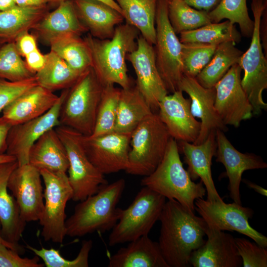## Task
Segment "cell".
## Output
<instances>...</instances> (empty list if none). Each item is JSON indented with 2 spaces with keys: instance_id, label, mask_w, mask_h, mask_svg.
Masks as SVG:
<instances>
[{
  "instance_id": "1",
  "label": "cell",
  "mask_w": 267,
  "mask_h": 267,
  "mask_svg": "<svg viewBox=\"0 0 267 267\" xmlns=\"http://www.w3.org/2000/svg\"><path fill=\"white\" fill-rule=\"evenodd\" d=\"M158 242L169 267H187L192 253L205 242L207 224L177 201L166 202L159 220Z\"/></svg>"
},
{
  "instance_id": "2",
  "label": "cell",
  "mask_w": 267,
  "mask_h": 267,
  "mask_svg": "<svg viewBox=\"0 0 267 267\" xmlns=\"http://www.w3.org/2000/svg\"><path fill=\"white\" fill-rule=\"evenodd\" d=\"M139 33L126 23L118 25L110 39L100 40L90 34L83 39L90 53L91 67L103 87L117 84L126 89L132 86L126 60L136 47Z\"/></svg>"
},
{
  "instance_id": "3",
  "label": "cell",
  "mask_w": 267,
  "mask_h": 267,
  "mask_svg": "<svg viewBox=\"0 0 267 267\" xmlns=\"http://www.w3.org/2000/svg\"><path fill=\"white\" fill-rule=\"evenodd\" d=\"M126 186L120 178L102 186L95 194L80 201L73 214L65 221L66 235L81 237L95 231L112 229L120 217L117 205Z\"/></svg>"
},
{
  "instance_id": "4",
  "label": "cell",
  "mask_w": 267,
  "mask_h": 267,
  "mask_svg": "<svg viewBox=\"0 0 267 267\" xmlns=\"http://www.w3.org/2000/svg\"><path fill=\"white\" fill-rule=\"evenodd\" d=\"M141 185L168 199H174L195 213V201L204 198L206 190L201 181L195 182L181 161L177 140L171 138L163 159L156 169L141 180Z\"/></svg>"
},
{
  "instance_id": "5",
  "label": "cell",
  "mask_w": 267,
  "mask_h": 267,
  "mask_svg": "<svg viewBox=\"0 0 267 267\" xmlns=\"http://www.w3.org/2000/svg\"><path fill=\"white\" fill-rule=\"evenodd\" d=\"M103 88L92 67L81 74L68 89L61 105L60 125L72 129L83 135H91L94 131Z\"/></svg>"
},
{
  "instance_id": "6",
  "label": "cell",
  "mask_w": 267,
  "mask_h": 267,
  "mask_svg": "<svg viewBox=\"0 0 267 267\" xmlns=\"http://www.w3.org/2000/svg\"><path fill=\"white\" fill-rule=\"evenodd\" d=\"M171 138L157 113L147 117L131 133L125 171L144 177L151 174L163 159Z\"/></svg>"
},
{
  "instance_id": "7",
  "label": "cell",
  "mask_w": 267,
  "mask_h": 267,
  "mask_svg": "<svg viewBox=\"0 0 267 267\" xmlns=\"http://www.w3.org/2000/svg\"><path fill=\"white\" fill-rule=\"evenodd\" d=\"M166 199L158 192L143 186L128 208H120L119 220L109 236V245L130 242L148 235L159 220Z\"/></svg>"
},
{
  "instance_id": "8",
  "label": "cell",
  "mask_w": 267,
  "mask_h": 267,
  "mask_svg": "<svg viewBox=\"0 0 267 267\" xmlns=\"http://www.w3.org/2000/svg\"><path fill=\"white\" fill-rule=\"evenodd\" d=\"M67 152L69 161L68 179L74 201H82L108 184L104 175L90 161L84 148L82 134L66 126L55 128Z\"/></svg>"
},
{
  "instance_id": "9",
  "label": "cell",
  "mask_w": 267,
  "mask_h": 267,
  "mask_svg": "<svg viewBox=\"0 0 267 267\" xmlns=\"http://www.w3.org/2000/svg\"><path fill=\"white\" fill-rule=\"evenodd\" d=\"M267 7V0H252L254 28L250 45L243 52L239 64L244 71L241 85L253 107V115L267 110L263 92L267 89V58L265 56L260 37V23L262 13Z\"/></svg>"
},
{
  "instance_id": "10",
  "label": "cell",
  "mask_w": 267,
  "mask_h": 267,
  "mask_svg": "<svg viewBox=\"0 0 267 267\" xmlns=\"http://www.w3.org/2000/svg\"><path fill=\"white\" fill-rule=\"evenodd\" d=\"M168 0H157L155 17L156 42L154 50L156 66L168 92L179 90L183 75L181 43L168 18Z\"/></svg>"
},
{
  "instance_id": "11",
  "label": "cell",
  "mask_w": 267,
  "mask_h": 267,
  "mask_svg": "<svg viewBox=\"0 0 267 267\" xmlns=\"http://www.w3.org/2000/svg\"><path fill=\"white\" fill-rule=\"evenodd\" d=\"M45 186L44 208L39 223L41 236L45 241L62 243L66 235L65 208L72 199V190L67 174H55L40 171Z\"/></svg>"
},
{
  "instance_id": "12",
  "label": "cell",
  "mask_w": 267,
  "mask_h": 267,
  "mask_svg": "<svg viewBox=\"0 0 267 267\" xmlns=\"http://www.w3.org/2000/svg\"><path fill=\"white\" fill-rule=\"evenodd\" d=\"M194 204L195 211L208 226L222 231H236L250 237L259 245L267 247V237L249 224V220L254 215L251 208L234 202H210L204 198L196 199Z\"/></svg>"
},
{
  "instance_id": "13",
  "label": "cell",
  "mask_w": 267,
  "mask_h": 267,
  "mask_svg": "<svg viewBox=\"0 0 267 267\" xmlns=\"http://www.w3.org/2000/svg\"><path fill=\"white\" fill-rule=\"evenodd\" d=\"M239 64L233 65L216 84L215 107L226 125L235 128L253 115V107L241 85L242 71Z\"/></svg>"
},
{
  "instance_id": "14",
  "label": "cell",
  "mask_w": 267,
  "mask_h": 267,
  "mask_svg": "<svg viewBox=\"0 0 267 267\" xmlns=\"http://www.w3.org/2000/svg\"><path fill=\"white\" fill-rule=\"evenodd\" d=\"M131 134L113 132L97 136H85L82 141L92 164L103 174L127 169Z\"/></svg>"
},
{
  "instance_id": "15",
  "label": "cell",
  "mask_w": 267,
  "mask_h": 267,
  "mask_svg": "<svg viewBox=\"0 0 267 267\" xmlns=\"http://www.w3.org/2000/svg\"><path fill=\"white\" fill-rule=\"evenodd\" d=\"M68 89L63 90L56 104L47 112L34 119L13 125L10 129L6 153L15 157L18 166L28 163L29 151L40 137L60 125V108Z\"/></svg>"
},
{
  "instance_id": "16",
  "label": "cell",
  "mask_w": 267,
  "mask_h": 267,
  "mask_svg": "<svg viewBox=\"0 0 267 267\" xmlns=\"http://www.w3.org/2000/svg\"><path fill=\"white\" fill-rule=\"evenodd\" d=\"M127 59L134 70L135 86L153 112L157 113L160 102L168 92L156 66L153 45L139 36L136 48L127 54Z\"/></svg>"
},
{
  "instance_id": "17",
  "label": "cell",
  "mask_w": 267,
  "mask_h": 267,
  "mask_svg": "<svg viewBox=\"0 0 267 267\" xmlns=\"http://www.w3.org/2000/svg\"><path fill=\"white\" fill-rule=\"evenodd\" d=\"M26 222L39 221L44 208L42 177L39 170L29 163L18 166L11 174L7 183Z\"/></svg>"
},
{
  "instance_id": "18",
  "label": "cell",
  "mask_w": 267,
  "mask_h": 267,
  "mask_svg": "<svg viewBox=\"0 0 267 267\" xmlns=\"http://www.w3.org/2000/svg\"><path fill=\"white\" fill-rule=\"evenodd\" d=\"M216 161L222 164L225 169L230 197L233 202L242 204L240 186L243 173L247 170L267 168V164L260 156L237 150L221 130L216 131Z\"/></svg>"
},
{
  "instance_id": "19",
  "label": "cell",
  "mask_w": 267,
  "mask_h": 267,
  "mask_svg": "<svg viewBox=\"0 0 267 267\" xmlns=\"http://www.w3.org/2000/svg\"><path fill=\"white\" fill-rule=\"evenodd\" d=\"M190 105V99L178 90L161 100L157 113L172 138L193 143L199 135L201 123L192 114Z\"/></svg>"
},
{
  "instance_id": "20",
  "label": "cell",
  "mask_w": 267,
  "mask_h": 267,
  "mask_svg": "<svg viewBox=\"0 0 267 267\" xmlns=\"http://www.w3.org/2000/svg\"><path fill=\"white\" fill-rule=\"evenodd\" d=\"M179 90L189 96L191 113L195 118L200 119V133L194 144H199L204 142L212 131L217 130L224 132L227 131V126L223 124L215 107V87L205 88L198 83L195 77L183 75Z\"/></svg>"
},
{
  "instance_id": "21",
  "label": "cell",
  "mask_w": 267,
  "mask_h": 267,
  "mask_svg": "<svg viewBox=\"0 0 267 267\" xmlns=\"http://www.w3.org/2000/svg\"><path fill=\"white\" fill-rule=\"evenodd\" d=\"M179 152L184 155L187 171L192 180L200 179L206 190V200L222 201L215 187L211 172L212 160L216 155V131H212L206 140L199 144L184 141L178 143Z\"/></svg>"
},
{
  "instance_id": "22",
  "label": "cell",
  "mask_w": 267,
  "mask_h": 267,
  "mask_svg": "<svg viewBox=\"0 0 267 267\" xmlns=\"http://www.w3.org/2000/svg\"><path fill=\"white\" fill-rule=\"evenodd\" d=\"M207 239L190 256V265L194 267H240L242 261L234 237L224 231L207 225Z\"/></svg>"
},
{
  "instance_id": "23",
  "label": "cell",
  "mask_w": 267,
  "mask_h": 267,
  "mask_svg": "<svg viewBox=\"0 0 267 267\" xmlns=\"http://www.w3.org/2000/svg\"><path fill=\"white\" fill-rule=\"evenodd\" d=\"M77 15L87 31L100 40L110 39L124 21L122 15L98 0H71Z\"/></svg>"
},
{
  "instance_id": "24",
  "label": "cell",
  "mask_w": 267,
  "mask_h": 267,
  "mask_svg": "<svg viewBox=\"0 0 267 267\" xmlns=\"http://www.w3.org/2000/svg\"><path fill=\"white\" fill-rule=\"evenodd\" d=\"M59 96L37 85L16 98L3 110L2 117L11 125L21 124L39 117L49 111Z\"/></svg>"
},
{
  "instance_id": "25",
  "label": "cell",
  "mask_w": 267,
  "mask_h": 267,
  "mask_svg": "<svg viewBox=\"0 0 267 267\" xmlns=\"http://www.w3.org/2000/svg\"><path fill=\"white\" fill-rule=\"evenodd\" d=\"M35 36L49 44L56 38L67 36H80L87 31L79 20L71 0H65L57 8L48 12L32 29Z\"/></svg>"
},
{
  "instance_id": "26",
  "label": "cell",
  "mask_w": 267,
  "mask_h": 267,
  "mask_svg": "<svg viewBox=\"0 0 267 267\" xmlns=\"http://www.w3.org/2000/svg\"><path fill=\"white\" fill-rule=\"evenodd\" d=\"M16 161L0 163V222L2 237L7 241L19 244L26 222L22 219L14 198L8 192L7 183Z\"/></svg>"
},
{
  "instance_id": "27",
  "label": "cell",
  "mask_w": 267,
  "mask_h": 267,
  "mask_svg": "<svg viewBox=\"0 0 267 267\" xmlns=\"http://www.w3.org/2000/svg\"><path fill=\"white\" fill-rule=\"evenodd\" d=\"M28 163L39 171L66 174L69 167L67 152L55 128L46 132L33 144L29 152Z\"/></svg>"
},
{
  "instance_id": "28",
  "label": "cell",
  "mask_w": 267,
  "mask_h": 267,
  "mask_svg": "<svg viewBox=\"0 0 267 267\" xmlns=\"http://www.w3.org/2000/svg\"><path fill=\"white\" fill-rule=\"evenodd\" d=\"M109 267H169L158 242L148 235L140 237L121 248L109 258Z\"/></svg>"
},
{
  "instance_id": "29",
  "label": "cell",
  "mask_w": 267,
  "mask_h": 267,
  "mask_svg": "<svg viewBox=\"0 0 267 267\" xmlns=\"http://www.w3.org/2000/svg\"><path fill=\"white\" fill-rule=\"evenodd\" d=\"M153 113L135 85L126 89H121L114 132L131 134Z\"/></svg>"
},
{
  "instance_id": "30",
  "label": "cell",
  "mask_w": 267,
  "mask_h": 267,
  "mask_svg": "<svg viewBox=\"0 0 267 267\" xmlns=\"http://www.w3.org/2000/svg\"><path fill=\"white\" fill-rule=\"evenodd\" d=\"M48 12L47 5L26 7L15 5L0 11V43L14 42L20 35L32 29Z\"/></svg>"
},
{
  "instance_id": "31",
  "label": "cell",
  "mask_w": 267,
  "mask_h": 267,
  "mask_svg": "<svg viewBox=\"0 0 267 267\" xmlns=\"http://www.w3.org/2000/svg\"><path fill=\"white\" fill-rule=\"evenodd\" d=\"M126 23L135 28L150 44L156 42L155 17L157 0H114Z\"/></svg>"
},
{
  "instance_id": "32",
  "label": "cell",
  "mask_w": 267,
  "mask_h": 267,
  "mask_svg": "<svg viewBox=\"0 0 267 267\" xmlns=\"http://www.w3.org/2000/svg\"><path fill=\"white\" fill-rule=\"evenodd\" d=\"M235 45L229 41L217 45L209 62L195 77L201 86L214 87L233 65L239 64L243 52Z\"/></svg>"
},
{
  "instance_id": "33",
  "label": "cell",
  "mask_w": 267,
  "mask_h": 267,
  "mask_svg": "<svg viewBox=\"0 0 267 267\" xmlns=\"http://www.w3.org/2000/svg\"><path fill=\"white\" fill-rule=\"evenodd\" d=\"M45 55L44 66L35 75L37 84L52 92L70 88L80 75L52 50Z\"/></svg>"
},
{
  "instance_id": "34",
  "label": "cell",
  "mask_w": 267,
  "mask_h": 267,
  "mask_svg": "<svg viewBox=\"0 0 267 267\" xmlns=\"http://www.w3.org/2000/svg\"><path fill=\"white\" fill-rule=\"evenodd\" d=\"M51 50L63 59L75 72L81 75L91 67L89 48L80 36L67 35L51 40Z\"/></svg>"
},
{
  "instance_id": "35",
  "label": "cell",
  "mask_w": 267,
  "mask_h": 267,
  "mask_svg": "<svg viewBox=\"0 0 267 267\" xmlns=\"http://www.w3.org/2000/svg\"><path fill=\"white\" fill-rule=\"evenodd\" d=\"M179 35L181 43L195 42L215 45L229 41L236 44L241 42L242 38L235 24L227 20L222 22H212Z\"/></svg>"
},
{
  "instance_id": "36",
  "label": "cell",
  "mask_w": 267,
  "mask_h": 267,
  "mask_svg": "<svg viewBox=\"0 0 267 267\" xmlns=\"http://www.w3.org/2000/svg\"><path fill=\"white\" fill-rule=\"evenodd\" d=\"M168 18L176 34L190 31L212 23L208 12L195 9L183 0H170Z\"/></svg>"
},
{
  "instance_id": "37",
  "label": "cell",
  "mask_w": 267,
  "mask_h": 267,
  "mask_svg": "<svg viewBox=\"0 0 267 267\" xmlns=\"http://www.w3.org/2000/svg\"><path fill=\"white\" fill-rule=\"evenodd\" d=\"M208 14L212 22L218 23L226 19L238 25L242 36L251 37L254 21L249 15L247 0H222Z\"/></svg>"
},
{
  "instance_id": "38",
  "label": "cell",
  "mask_w": 267,
  "mask_h": 267,
  "mask_svg": "<svg viewBox=\"0 0 267 267\" xmlns=\"http://www.w3.org/2000/svg\"><path fill=\"white\" fill-rule=\"evenodd\" d=\"M121 89L108 85L104 87L91 136L114 132Z\"/></svg>"
},
{
  "instance_id": "39",
  "label": "cell",
  "mask_w": 267,
  "mask_h": 267,
  "mask_svg": "<svg viewBox=\"0 0 267 267\" xmlns=\"http://www.w3.org/2000/svg\"><path fill=\"white\" fill-rule=\"evenodd\" d=\"M35 76L21 58L14 42L0 47V79L18 82Z\"/></svg>"
},
{
  "instance_id": "40",
  "label": "cell",
  "mask_w": 267,
  "mask_h": 267,
  "mask_svg": "<svg viewBox=\"0 0 267 267\" xmlns=\"http://www.w3.org/2000/svg\"><path fill=\"white\" fill-rule=\"evenodd\" d=\"M217 45L195 42L181 43L183 75L196 77L209 62Z\"/></svg>"
},
{
  "instance_id": "41",
  "label": "cell",
  "mask_w": 267,
  "mask_h": 267,
  "mask_svg": "<svg viewBox=\"0 0 267 267\" xmlns=\"http://www.w3.org/2000/svg\"><path fill=\"white\" fill-rule=\"evenodd\" d=\"M92 247L91 240L83 241L76 258L73 260H68L61 255L59 250L54 248L42 247L37 249L29 245L26 246L27 249L43 260L46 267H88L89 254Z\"/></svg>"
},
{
  "instance_id": "42",
  "label": "cell",
  "mask_w": 267,
  "mask_h": 267,
  "mask_svg": "<svg viewBox=\"0 0 267 267\" xmlns=\"http://www.w3.org/2000/svg\"><path fill=\"white\" fill-rule=\"evenodd\" d=\"M236 247L244 267H267V247L245 238H234Z\"/></svg>"
},
{
  "instance_id": "43",
  "label": "cell",
  "mask_w": 267,
  "mask_h": 267,
  "mask_svg": "<svg viewBox=\"0 0 267 267\" xmlns=\"http://www.w3.org/2000/svg\"><path fill=\"white\" fill-rule=\"evenodd\" d=\"M37 85L35 76L18 82L0 79V112L16 98Z\"/></svg>"
},
{
  "instance_id": "44",
  "label": "cell",
  "mask_w": 267,
  "mask_h": 267,
  "mask_svg": "<svg viewBox=\"0 0 267 267\" xmlns=\"http://www.w3.org/2000/svg\"><path fill=\"white\" fill-rule=\"evenodd\" d=\"M16 251L0 243V267H43L36 255L32 258H22Z\"/></svg>"
},
{
  "instance_id": "45",
  "label": "cell",
  "mask_w": 267,
  "mask_h": 267,
  "mask_svg": "<svg viewBox=\"0 0 267 267\" xmlns=\"http://www.w3.org/2000/svg\"><path fill=\"white\" fill-rule=\"evenodd\" d=\"M17 49L22 56L38 48L36 37L26 31L20 35L14 41Z\"/></svg>"
},
{
  "instance_id": "46",
  "label": "cell",
  "mask_w": 267,
  "mask_h": 267,
  "mask_svg": "<svg viewBox=\"0 0 267 267\" xmlns=\"http://www.w3.org/2000/svg\"><path fill=\"white\" fill-rule=\"evenodd\" d=\"M25 57L28 68L35 75L43 68L45 62V54H43L38 48L26 55Z\"/></svg>"
},
{
  "instance_id": "47",
  "label": "cell",
  "mask_w": 267,
  "mask_h": 267,
  "mask_svg": "<svg viewBox=\"0 0 267 267\" xmlns=\"http://www.w3.org/2000/svg\"><path fill=\"white\" fill-rule=\"evenodd\" d=\"M190 6L207 12L214 9L222 0H183Z\"/></svg>"
},
{
  "instance_id": "48",
  "label": "cell",
  "mask_w": 267,
  "mask_h": 267,
  "mask_svg": "<svg viewBox=\"0 0 267 267\" xmlns=\"http://www.w3.org/2000/svg\"><path fill=\"white\" fill-rule=\"evenodd\" d=\"M11 124L3 117H0V154L6 153L7 137Z\"/></svg>"
},
{
  "instance_id": "49",
  "label": "cell",
  "mask_w": 267,
  "mask_h": 267,
  "mask_svg": "<svg viewBox=\"0 0 267 267\" xmlns=\"http://www.w3.org/2000/svg\"><path fill=\"white\" fill-rule=\"evenodd\" d=\"M260 37L265 56L267 58V7L262 14L260 23Z\"/></svg>"
},
{
  "instance_id": "50",
  "label": "cell",
  "mask_w": 267,
  "mask_h": 267,
  "mask_svg": "<svg viewBox=\"0 0 267 267\" xmlns=\"http://www.w3.org/2000/svg\"><path fill=\"white\" fill-rule=\"evenodd\" d=\"M16 5L20 7H35L47 5V0H14Z\"/></svg>"
},
{
  "instance_id": "51",
  "label": "cell",
  "mask_w": 267,
  "mask_h": 267,
  "mask_svg": "<svg viewBox=\"0 0 267 267\" xmlns=\"http://www.w3.org/2000/svg\"><path fill=\"white\" fill-rule=\"evenodd\" d=\"M0 227H1V226H0ZM0 243L4 244L7 247L16 251L19 254H23L24 252V249L21 246H20V245L13 244L6 240L2 237L1 235L0 229Z\"/></svg>"
},
{
  "instance_id": "52",
  "label": "cell",
  "mask_w": 267,
  "mask_h": 267,
  "mask_svg": "<svg viewBox=\"0 0 267 267\" xmlns=\"http://www.w3.org/2000/svg\"><path fill=\"white\" fill-rule=\"evenodd\" d=\"M242 181L246 184L249 187L253 189L255 191L260 194L264 196H267V189L264 188L262 186L246 179H242Z\"/></svg>"
},
{
  "instance_id": "53",
  "label": "cell",
  "mask_w": 267,
  "mask_h": 267,
  "mask_svg": "<svg viewBox=\"0 0 267 267\" xmlns=\"http://www.w3.org/2000/svg\"><path fill=\"white\" fill-rule=\"evenodd\" d=\"M48 2L51 4H59L61 2L65 0H47ZM99 1H101L110 6L112 7L117 11H118L119 13H120L122 14V10L119 6V5L116 3V2L114 0H98Z\"/></svg>"
},
{
  "instance_id": "54",
  "label": "cell",
  "mask_w": 267,
  "mask_h": 267,
  "mask_svg": "<svg viewBox=\"0 0 267 267\" xmlns=\"http://www.w3.org/2000/svg\"><path fill=\"white\" fill-rule=\"evenodd\" d=\"M15 5L14 0H0V11L8 9Z\"/></svg>"
},
{
  "instance_id": "55",
  "label": "cell",
  "mask_w": 267,
  "mask_h": 267,
  "mask_svg": "<svg viewBox=\"0 0 267 267\" xmlns=\"http://www.w3.org/2000/svg\"><path fill=\"white\" fill-rule=\"evenodd\" d=\"M16 161L15 157L6 153L0 154V163Z\"/></svg>"
},
{
  "instance_id": "56",
  "label": "cell",
  "mask_w": 267,
  "mask_h": 267,
  "mask_svg": "<svg viewBox=\"0 0 267 267\" xmlns=\"http://www.w3.org/2000/svg\"><path fill=\"white\" fill-rule=\"evenodd\" d=\"M3 44L0 43V47Z\"/></svg>"
},
{
  "instance_id": "57",
  "label": "cell",
  "mask_w": 267,
  "mask_h": 267,
  "mask_svg": "<svg viewBox=\"0 0 267 267\" xmlns=\"http://www.w3.org/2000/svg\"><path fill=\"white\" fill-rule=\"evenodd\" d=\"M169 1L170 0H168Z\"/></svg>"
}]
</instances>
